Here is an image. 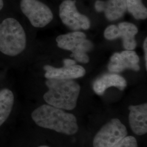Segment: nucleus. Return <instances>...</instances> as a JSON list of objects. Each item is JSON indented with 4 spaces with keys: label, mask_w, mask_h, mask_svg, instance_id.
<instances>
[{
    "label": "nucleus",
    "mask_w": 147,
    "mask_h": 147,
    "mask_svg": "<svg viewBox=\"0 0 147 147\" xmlns=\"http://www.w3.org/2000/svg\"><path fill=\"white\" fill-rule=\"evenodd\" d=\"M129 124L132 131L137 135L141 136L147 132V104L131 105L128 107Z\"/></svg>",
    "instance_id": "9d476101"
},
{
    "label": "nucleus",
    "mask_w": 147,
    "mask_h": 147,
    "mask_svg": "<svg viewBox=\"0 0 147 147\" xmlns=\"http://www.w3.org/2000/svg\"><path fill=\"white\" fill-rule=\"evenodd\" d=\"M143 49L144 52V60H145V65L146 68L147 69V38H146L143 43Z\"/></svg>",
    "instance_id": "a211bd4d"
},
{
    "label": "nucleus",
    "mask_w": 147,
    "mask_h": 147,
    "mask_svg": "<svg viewBox=\"0 0 147 147\" xmlns=\"http://www.w3.org/2000/svg\"><path fill=\"white\" fill-rule=\"evenodd\" d=\"M112 147H138V145L136 139L135 137L126 136Z\"/></svg>",
    "instance_id": "dca6fc26"
},
{
    "label": "nucleus",
    "mask_w": 147,
    "mask_h": 147,
    "mask_svg": "<svg viewBox=\"0 0 147 147\" xmlns=\"http://www.w3.org/2000/svg\"><path fill=\"white\" fill-rule=\"evenodd\" d=\"M63 63L64 66H71L76 64V62L71 59H65L63 60Z\"/></svg>",
    "instance_id": "6ab92c4d"
},
{
    "label": "nucleus",
    "mask_w": 147,
    "mask_h": 147,
    "mask_svg": "<svg viewBox=\"0 0 147 147\" xmlns=\"http://www.w3.org/2000/svg\"><path fill=\"white\" fill-rule=\"evenodd\" d=\"M31 117L37 125L59 133L72 135L79 130L75 116L51 105L38 107L33 111Z\"/></svg>",
    "instance_id": "f257e3e1"
},
{
    "label": "nucleus",
    "mask_w": 147,
    "mask_h": 147,
    "mask_svg": "<svg viewBox=\"0 0 147 147\" xmlns=\"http://www.w3.org/2000/svg\"><path fill=\"white\" fill-rule=\"evenodd\" d=\"M48 88L43 98L48 105L62 110L74 109L80 92V86L73 80L47 79Z\"/></svg>",
    "instance_id": "f03ea898"
},
{
    "label": "nucleus",
    "mask_w": 147,
    "mask_h": 147,
    "mask_svg": "<svg viewBox=\"0 0 147 147\" xmlns=\"http://www.w3.org/2000/svg\"><path fill=\"white\" fill-rule=\"evenodd\" d=\"M137 32L138 28L134 24L122 22L118 26L112 25L107 27L104 31V37L107 40L121 38L124 49L126 50H133L136 47L135 35Z\"/></svg>",
    "instance_id": "0eeeda50"
},
{
    "label": "nucleus",
    "mask_w": 147,
    "mask_h": 147,
    "mask_svg": "<svg viewBox=\"0 0 147 147\" xmlns=\"http://www.w3.org/2000/svg\"><path fill=\"white\" fill-rule=\"evenodd\" d=\"M4 6V3L3 0H0V11H1Z\"/></svg>",
    "instance_id": "aec40b11"
},
{
    "label": "nucleus",
    "mask_w": 147,
    "mask_h": 147,
    "mask_svg": "<svg viewBox=\"0 0 147 147\" xmlns=\"http://www.w3.org/2000/svg\"><path fill=\"white\" fill-rule=\"evenodd\" d=\"M20 8L34 27L42 28L53 20V15L51 10L38 0H21Z\"/></svg>",
    "instance_id": "39448f33"
},
{
    "label": "nucleus",
    "mask_w": 147,
    "mask_h": 147,
    "mask_svg": "<svg viewBox=\"0 0 147 147\" xmlns=\"http://www.w3.org/2000/svg\"><path fill=\"white\" fill-rule=\"evenodd\" d=\"M70 56L80 63H87L89 62V57L86 53L82 52L72 53Z\"/></svg>",
    "instance_id": "f3484780"
},
{
    "label": "nucleus",
    "mask_w": 147,
    "mask_h": 147,
    "mask_svg": "<svg viewBox=\"0 0 147 147\" xmlns=\"http://www.w3.org/2000/svg\"><path fill=\"white\" fill-rule=\"evenodd\" d=\"M49 147V146H39V147Z\"/></svg>",
    "instance_id": "412c9836"
},
{
    "label": "nucleus",
    "mask_w": 147,
    "mask_h": 147,
    "mask_svg": "<svg viewBox=\"0 0 147 147\" xmlns=\"http://www.w3.org/2000/svg\"><path fill=\"white\" fill-rule=\"evenodd\" d=\"M46 71L44 76L47 79L73 80L82 78L86 74L84 68L79 65L64 66L57 68L53 66L46 65L44 67Z\"/></svg>",
    "instance_id": "9b49d317"
},
{
    "label": "nucleus",
    "mask_w": 147,
    "mask_h": 147,
    "mask_svg": "<svg viewBox=\"0 0 147 147\" xmlns=\"http://www.w3.org/2000/svg\"><path fill=\"white\" fill-rule=\"evenodd\" d=\"M126 126L117 118H113L102 126L95 136L94 147H112L127 136Z\"/></svg>",
    "instance_id": "20e7f679"
},
{
    "label": "nucleus",
    "mask_w": 147,
    "mask_h": 147,
    "mask_svg": "<svg viewBox=\"0 0 147 147\" xmlns=\"http://www.w3.org/2000/svg\"><path fill=\"white\" fill-rule=\"evenodd\" d=\"M59 13L63 24L72 30H86L90 27V22L88 18L79 12L75 0H65L62 2L59 5Z\"/></svg>",
    "instance_id": "423d86ee"
},
{
    "label": "nucleus",
    "mask_w": 147,
    "mask_h": 147,
    "mask_svg": "<svg viewBox=\"0 0 147 147\" xmlns=\"http://www.w3.org/2000/svg\"><path fill=\"white\" fill-rule=\"evenodd\" d=\"M26 46V33L20 22L11 18L3 20L0 24V51L13 57L24 51Z\"/></svg>",
    "instance_id": "7ed1b4c3"
},
{
    "label": "nucleus",
    "mask_w": 147,
    "mask_h": 147,
    "mask_svg": "<svg viewBox=\"0 0 147 147\" xmlns=\"http://www.w3.org/2000/svg\"><path fill=\"white\" fill-rule=\"evenodd\" d=\"M127 86L126 80L116 74H106L96 79L93 84V89L95 93L102 95L107 88L114 87L123 90Z\"/></svg>",
    "instance_id": "ddd939ff"
},
{
    "label": "nucleus",
    "mask_w": 147,
    "mask_h": 147,
    "mask_svg": "<svg viewBox=\"0 0 147 147\" xmlns=\"http://www.w3.org/2000/svg\"><path fill=\"white\" fill-rule=\"evenodd\" d=\"M58 47L71 51L72 53L90 51L93 43L87 39L86 35L82 32L75 31L60 35L56 38Z\"/></svg>",
    "instance_id": "6e6552de"
},
{
    "label": "nucleus",
    "mask_w": 147,
    "mask_h": 147,
    "mask_svg": "<svg viewBox=\"0 0 147 147\" xmlns=\"http://www.w3.org/2000/svg\"><path fill=\"white\" fill-rule=\"evenodd\" d=\"M14 101V94L10 89L4 88L0 90V126L10 115Z\"/></svg>",
    "instance_id": "4468645a"
},
{
    "label": "nucleus",
    "mask_w": 147,
    "mask_h": 147,
    "mask_svg": "<svg viewBox=\"0 0 147 147\" xmlns=\"http://www.w3.org/2000/svg\"><path fill=\"white\" fill-rule=\"evenodd\" d=\"M95 8L98 12H104L106 18L110 21L121 18L126 11V0H97Z\"/></svg>",
    "instance_id": "f8f14e48"
},
{
    "label": "nucleus",
    "mask_w": 147,
    "mask_h": 147,
    "mask_svg": "<svg viewBox=\"0 0 147 147\" xmlns=\"http://www.w3.org/2000/svg\"><path fill=\"white\" fill-rule=\"evenodd\" d=\"M140 58L136 53L132 50H125L121 53H115L110 58L108 70L111 73H120L130 69L135 71L140 69Z\"/></svg>",
    "instance_id": "1a4fd4ad"
},
{
    "label": "nucleus",
    "mask_w": 147,
    "mask_h": 147,
    "mask_svg": "<svg viewBox=\"0 0 147 147\" xmlns=\"http://www.w3.org/2000/svg\"><path fill=\"white\" fill-rule=\"evenodd\" d=\"M126 9L136 19L143 20L147 18V8L142 0H126Z\"/></svg>",
    "instance_id": "2eb2a0df"
}]
</instances>
